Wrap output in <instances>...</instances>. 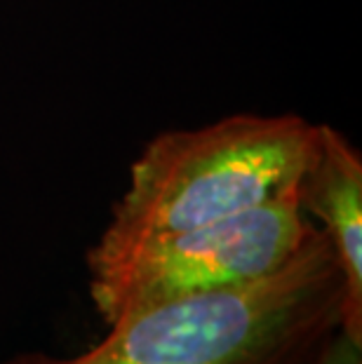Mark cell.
Here are the masks:
<instances>
[{
  "label": "cell",
  "mask_w": 362,
  "mask_h": 364,
  "mask_svg": "<svg viewBox=\"0 0 362 364\" xmlns=\"http://www.w3.org/2000/svg\"><path fill=\"white\" fill-rule=\"evenodd\" d=\"M341 317V266L313 226L271 275L144 306L106 324L109 334L80 355L17 364H313Z\"/></svg>",
  "instance_id": "cell-1"
},
{
  "label": "cell",
  "mask_w": 362,
  "mask_h": 364,
  "mask_svg": "<svg viewBox=\"0 0 362 364\" xmlns=\"http://www.w3.org/2000/svg\"><path fill=\"white\" fill-rule=\"evenodd\" d=\"M318 125L284 115H228L151 139L87 259L240 214L299 188Z\"/></svg>",
  "instance_id": "cell-2"
},
{
  "label": "cell",
  "mask_w": 362,
  "mask_h": 364,
  "mask_svg": "<svg viewBox=\"0 0 362 364\" xmlns=\"http://www.w3.org/2000/svg\"><path fill=\"white\" fill-rule=\"evenodd\" d=\"M313 223L299 188L240 214L87 259L90 294L106 324L160 301L266 277L302 250Z\"/></svg>",
  "instance_id": "cell-3"
},
{
  "label": "cell",
  "mask_w": 362,
  "mask_h": 364,
  "mask_svg": "<svg viewBox=\"0 0 362 364\" xmlns=\"http://www.w3.org/2000/svg\"><path fill=\"white\" fill-rule=\"evenodd\" d=\"M299 205L315 214L344 277L341 329L362 343V156L341 132L318 125L315 153L299 181Z\"/></svg>",
  "instance_id": "cell-4"
},
{
  "label": "cell",
  "mask_w": 362,
  "mask_h": 364,
  "mask_svg": "<svg viewBox=\"0 0 362 364\" xmlns=\"http://www.w3.org/2000/svg\"><path fill=\"white\" fill-rule=\"evenodd\" d=\"M313 364H362V343L351 338L344 329H339Z\"/></svg>",
  "instance_id": "cell-5"
},
{
  "label": "cell",
  "mask_w": 362,
  "mask_h": 364,
  "mask_svg": "<svg viewBox=\"0 0 362 364\" xmlns=\"http://www.w3.org/2000/svg\"><path fill=\"white\" fill-rule=\"evenodd\" d=\"M17 362H19V358L17 360H10V362H3V364H17Z\"/></svg>",
  "instance_id": "cell-6"
}]
</instances>
